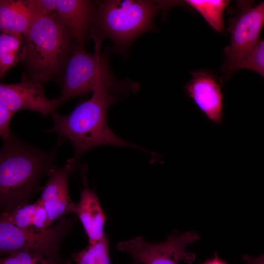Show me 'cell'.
Returning a JSON list of instances; mask_svg holds the SVG:
<instances>
[{
	"label": "cell",
	"mask_w": 264,
	"mask_h": 264,
	"mask_svg": "<svg viewBox=\"0 0 264 264\" xmlns=\"http://www.w3.org/2000/svg\"><path fill=\"white\" fill-rule=\"evenodd\" d=\"M64 139L59 137L56 146L42 151L15 135L4 142L0 152V202L2 213L28 204L41 190L40 181L54 167L56 153Z\"/></svg>",
	"instance_id": "1"
},
{
	"label": "cell",
	"mask_w": 264,
	"mask_h": 264,
	"mask_svg": "<svg viewBox=\"0 0 264 264\" xmlns=\"http://www.w3.org/2000/svg\"><path fill=\"white\" fill-rule=\"evenodd\" d=\"M111 91L101 84L94 89L91 98L79 102L69 114H51L54 125L48 132L57 133L71 141L75 150L73 158L76 167L82 155L96 146L110 145L143 150L119 137L110 130L107 112L115 101Z\"/></svg>",
	"instance_id": "2"
},
{
	"label": "cell",
	"mask_w": 264,
	"mask_h": 264,
	"mask_svg": "<svg viewBox=\"0 0 264 264\" xmlns=\"http://www.w3.org/2000/svg\"><path fill=\"white\" fill-rule=\"evenodd\" d=\"M22 35V81L44 84L63 72L76 42L56 11L35 20Z\"/></svg>",
	"instance_id": "3"
},
{
	"label": "cell",
	"mask_w": 264,
	"mask_h": 264,
	"mask_svg": "<svg viewBox=\"0 0 264 264\" xmlns=\"http://www.w3.org/2000/svg\"><path fill=\"white\" fill-rule=\"evenodd\" d=\"M159 3L151 0H108L97 2L90 26L91 37L109 38L124 49L152 29Z\"/></svg>",
	"instance_id": "4"
},
{
	"label": "cell",
	"mask_w": 264,
	"mask_h": 264,
	"mask_svg": "<svg viewBox=\"0 0 264 264\" xmlns=\"http://www.w3.org/2000/svg\"><path fill=\"white\" fill-rule=\"evenodd\" d=\"M93 40L95 43L94 54L87 52L84 45L75 42L63 71L62 91L57 98L60 105L72 98L93 92L101 84L112 91L124 88L112 76L107 60L100 54L103 40Z\"/></svg>",
	"instance_id": "5"
},
{
	"label": "cell",
	"mask_w": 264,
	"mask_h": 264,
	"mask_svg": "<svg viewBox=\"0 0 264 264\" xmlns=\"http://www.w3.org/2000/svg\"><path fill=\"white\" fill-rule=\"evenodd\" d=\"M238 3V13L228 20L230 44L224 49L225 62L221 69L225 75L220 80L221 84L251 54L260 40L264 25V0L257 5L250 1Z\"/></svg>",
	"instance_id": "6"
},
{
	"label": "cell",
	"mask_w": 264,
	"mask_h": 264,
	"mask_svg": "<svg viewBox=\"0 0 264 264\" xmlns=\"http://www.w3.org/2000/svg\"><path fill=\"white\" fill-rule=\"evenodd\" d=\"M76 218H64L55 226L44 229L21 228L0 220V251L10 254L27 251L38 253L63 263L60 247L63 240L71 230Z\"/></svg>",
	"instance_id": "7"
},
{
	"label": "cell",
	"mask_w": 264,
	"mask_h": 264,
	"mask_svg": "<svg viewBox=\"0 0 264 264\" xmlns=\"http://www.w3.org/2000/svg\"><path fill=\"white\" fill-rule=\"evenodd\" d=\"M199 239L198 233L187 231L174 234L159 243L146 241L140 236L118 242V250L131 255L141 264H178L183 261L191 263L194 255L185 251L186 247Z\"/></svg>",
	"instance_id": "8"
},
{
	"label": "cell",
	"mask_w": 264,
	"mask_h": 264,
	"mask_svg": "<svg viewBox=\"0 0 264 264\" xmlns=\"http://www.w3.org/2000/svg\"><path fill=\"white\" fill-rule=\"evenodd\" d=\"M43 84L27 80L16 84H0V105L17 112L30 110L44 116L52 114L60 106L57 99L50 100L46 96Z\"/></svg>",
	"instance_id": "9"
},
{
	"label": "cell",
	"mask_w": 264,
	"mask_h": 264,
	"mask_svg": "<svg viewBox=\"0 0 264 264\" xmlns=\"http://www.w3.org/2000/svg\"><path fill=\"white\" fill-rule=\"evenodd\" d=\"M191 74L185 88L187 94L210 122L220 125L223 96L217 77L206 69L192 70Z\"/></svg>",
	"instance_id": "10"
},
{
	"label": "cell",
	"mask_w": 264,
	"mask_h": 264,
	"mask_svg": "<svg viewBox=\"0 0 264 264\" xmlns=\"http://www.w3.org/2000/svg\"><path fill=\"white\" fill-rule=\"evenodd\" d=\"M75 169L72 158L68 159L63 167L54 166L47 174L48 179L41 188L39 199L47 211L51 223L65 215L72 213L75 204L69 196L68 178Z\"/></svg>",
	"instance_id": "11"
},
{
	"label": "cell",
	"mask_w": 264,
	"mask_h": 264,
	"mask_svg": "<svg viewBox=\"0 0 264 264\" xmlns=\"http://www.w3.org/2000/svg\"><path fill=\"white\" fill-rule=\"evenodd\" d=\"M86 0H57L56 11L75 41L84 45L96 8Z\"/></svg>",
	"instance_id": "12"
},
{
	"label": "cell",
	"mask_w": 264,
	"mask_h": 264,
	"mask_svg": "<svg viewBox=\"0 0 264 264\" xmlns=\"http://www.w3.org/2000/svg\"><path fill=\"white\" fill-rule=\"evenodd\" d=\"M84 187L80 200L75 204L72 213L76 214L88 236L89 244L95 243L103 237L106 218L95 192L88 187L85 173L82 174Z\"/></svg>",
	"instance_id": "13"
},
{
	"label": "cell",
	"mask_w": 264,
	"mask_h": 264,
	"mask_svg": "<svg viewBox=\"0 0 264 264\" xmlns=\"http://www.w3.org/2000/svg\"><path fill=\"white\" fill-rule=\"evenodd\" d=\"M35 20L25 0H0L1 32L23 34Z\"/></svg>",
	"instance_id": "14"
},
{
	"label": "cell",
	"mask_w": 264,
	"mask_h": 264,
	"mask_svg": "<svg viewBox=\"0 0 264 264\" xmlns=\"http://www.w3.org/2000/svg\"><path fill=\"white\" fill-rule=\"evenodd\" d=\"M227 0H186L171 1L174 6L176 4L190 7L197 11L208 24L219 33H224L223 12L229 4ZM172 6V5H171Z\"/></svg>",
	"instance_id": "15"
},
{
	"label": "cell",
	"mask_w": 264,
	"mask_h": 264,
	"mask_svg": "<svg viewBox=\"0 0 264 264\" xmlns=\"http://www.w3.org/2000/svg\"><path fill=\"white\" fill-rule=\"evenodd\" d=\"M23 39L21 34L1 32L0 35V76L22 61L23 53Z\"/></svg>",
	"instance_id": "16"
},
{
	"label": "cell",
	"mask_w": 264,
	"mask_h": 264,
	"mask_svg": "<svg viewBox=\"0 0 264 264\" xmlns=\"http://www.w3.org/2000/svg\"><path fill=\"white\" fill-rule=\"evenodd\" d=\"M109 247L108 238L105 235L82 251L72 254L71 258L76 264H110Z\"/></svg>",
	"instance_id": "17"
},
{
	"label": "cell",
	"mask_w": 264,
	"mask_h": 264,
	"mask_svg": "<svg viewBox=\"0 0 264 264\" xmlns=\"http://www.w3.org/2000/svg\"><path fill=\"white\" fill-rule=\"evenodd\" d=\"M37 206V202L20 206L8 213H2L0 220L21 228L31 229L32 222Z\"/></svg>",
	"instance_id": "18"
},
{
	"label": "cell",
	"mask_w": 264,
	"mask_h": 264,
	"mask_svg": "<svg viewBox=\"0 0 264 264\" xmlns=\"http://www.w3.org/2000/svg\"><path fill=\"white\" fill-rule=\"evenodd\" d=\"M0 264H71L69 261L59 263L42 254L27 251L11 253L0 259Z\"/></svg>",
	"instance_id": "19"
},
{
	"label": "cell",
	"mask_w": 264,
	"mask_h": 264,
	"mask_svg": "<svg viewBox=\"0 0 264 264\" xmlns=\"http://www.w3.org/2000/svg\"><path fill=\"white\" fill-rule=\"evenodd\" d=\"M253 71L264 78V39L260 40L249 56L237 67Z\"/></svg>",
	"instance_id": "20"
},
{
	"label": "cell",
	"mask_w": 264,
	"mask_h": 264,
	"mask_svg": "<svg viewBox=\"0 0 264 264\" xmlns=\"http://www.w3.org/2000/svg\"><path fill=\"white\" fill-rule=\"evenodd\" d=\"M29 10L36 19L56 11V0H25Z\"/></svg>",
	"instance_id": "21"
},
{
	"label": "cell",
	"mask_w": 264,
	"mask_h": 264,
	"mask_svg": "<svg viewBox=\"0 0 264 264\" xmlns=\"http://www.w3.org/2000/svg\"><path fill=\"white\" fill-rule=\"evenodd\" d=\"M16 112L0 105V135L4 142L10 140L14 136L11 132L10 123Z\"/></svg>",
	"instance_id": "22"
},
{
	"label": "cell",
	"mask_w": 264,
	"mask_h": 264,
	"mask_svg": "<svg viewBox=\"0 0 264 264\" xmlns=\"http://www.w3.org/2000/svg\"><path fill=\"white\" fill-rule=\"evenodd\" d=\"M36 202L37 206L32 222L31 229L38 230L46 229L51 224L48 214L41 201L39 199Z\"/></svg>",
	"instance_id": "23"
},
{
	"label": "cell",
	"mask_w": 264,
	"mask_h": 264,
	"mask_svg": "<svg viewBox=\"0 0 264 264\" xmlns=\"http://www.w3.org/2000/svg\"><path fill=\"white\" fill-rule=\"evenodd\" d=\"M242 260L247 264H264V254L256 257L244 255L242 256Z\"/></svg>",
	"instance_id": "24"
},
{
	"label": "cell",
	"mask_w": 264,
	"mask_h": 264,
	"mask_svg": "<svg viewBox=\"0 0 264 264\" xmlns=\"http://www.w3.org/2000/svg\"><path fill=\"white\" fill-rule=\"evenodd\" d=\"M205 264H225L224 263L219 260L217 257L207 262Z\"/></svg>",
	"instance_id": "25"
},
{
	"label": "cell",
	"mask_w": 264,
	"mask_h": 264,
	"mask_svg": "<svg viewBox=\"0 0 264 264\" xmlns=\"http://www.w3.org/2000/svg\"><path fill=\"white\" fill-rule=\"evenodd\" d=\"M132 264H141L137 261H134L133 263Z\"/></svg>",
	"instance_id": "26"
}]
</instances>
